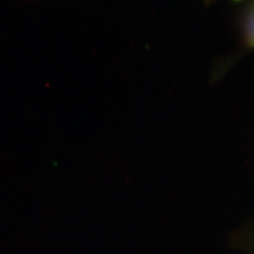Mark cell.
Returning <instances> with one entry per match:
<instances>
[{
    "mask_svg": "<svg viewBox=\"0 0 254 254\" xmlns=\"http://www.w3.org/2000/svg\"><path fill=\"white\" fill-rule=\"evenodd\" d=\"M244 31H245V40L247 45L254 47V6L247 13Z\"/></svg>",
    "mask_w": 254,
    "mask_h": 254,
    "instance_id": "1",
    "label": "cell"
},
{
    "mask_svg": "<svg viewBox=\"0 0 254 254\" xmlns=\"http://www.w3.org/2000/svg\"><path fill=\"white\" fill-rule=\"evenodd\" d=\"M237 245L241 246L247 252L254 254V231L244 232L243 234H240L239 239L237 241Z\"/></svg>",
    "mask_w": 254,
    "mask_h": 254,
    "instance_id": "2",
    "label": "cell"
}]
</instances>
